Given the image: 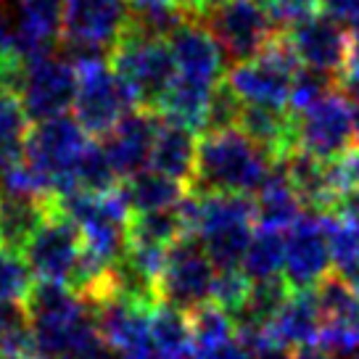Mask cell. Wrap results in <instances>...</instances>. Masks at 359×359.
Segmentation results:
<instances>
[{"instance_id": "1", "label": "cell", "mask_w": 359, "mask_h": 359, "mask_svg": "<svg viewBox=\"0 0 359 359\" xmlns=\"http://www.w3.org/2000/svg\"><path fill=\"white\" fill-rule=\"evenodd\" d=\"M272 167L275 161L238 127L222 133H206L198 140L196 172L188 191L198 196L209 193L251 196L262 188Z\"/></svg>"}, {"instance_id": "2", "label": "cell", "mask_w": 359, "mask_h": 359, "mask_svg": "<svg viewBox=\"0 0 359 359\" xmlns=\"http://www.w3.org/2000/svg\"><path fill=\"white\" fill-rule=\"evenodd\" d=\"M72 67L77 72V95H74V119L90 137H106L124 114L140 109L133 90L127 88L111 61L93 50H69Z\"/></svg>"}, {"instance_id": "3", "label": "cell", "mask_w": 359, "mask_h": 359, "mask_svg": "<svg viewBox=\"0 0 359 359\" xmlns=\"http://www.w3.org/2000/svg\"><path fill=\"white\" fill-rule=\"evenodd\" d=\"M109 61L114 72L127 82V88L133 90L137 106L148 111L156 109L161 95L177 77V67H175V56L167 37L135 32L130 27H124Z\"/></svg>"}, {"instance_id": "4", "label": "cell", "mask_w": 359, "mask_h": 359, "mask_svg": "<svg viewBox=\"0 0 359 359\" xmlns=\"http://www.w3.org/2000/svg\"><path fill=\"white\" fill-rule=\"evenodd\" d=\"M90 146V135L77 124V119L56 116L37 122L27 133L24 140V161L40 172L56 198L77 193L74 182V169L82 158L85 148Z\"/></svg>"}, {"instance_id": "5", "label": "cell", "mask_w": 359, "mask_h": 359, "mask_svg": "<svg viewBox=\"0 0 359 359\" xmlns=\"http://www.w3.org/2000/svg\"><path fill=\"white\" fill-rule=\"evenodd\" d=\"M257 219V201L238 193L201 196V238L206 254L217 269H241L243 254L251 243V224Z\"/></svg>"}, {"instance_id": "6", "label": "cell", "mask_w": 359, "mask_h": 359, "mask_svg": "<svg viewBox=\"0 0 359 359\" xmlns=\"http://www.w3.org/2000/svg\"><path fill=\"white\" fill-rule=\"evenodd\" d=\"M302 61L296 56L293 45L285 32H278L272 43L259 56L241 61L227 72V85L236 90V95L248 106H272L288 109L293 77L299 74Z\"/></svg>"}, {"instance_id": "7", "label": "cell", "mask_w": 359, "mask_h": 359, "mask_svg": "<svg viewBox=\"0 0 359 359\" xmlns=\"http://www.w3.org/2000/svg\"><path fill=\"white\" fill-rule=\"evenodd\" d=\"M214 264L198 236H185L167 248V262L158 278V302L191 314L212 299Z\"/></svg>"}, {"instance_id": "8", "label": "cell", "mask_w": 359, "mask_h": 359, "mask_svg": "<svg viewBox=\"0 0 359 359\" xmlns=\"http://www.w3.org/2000/svg\"><path fill=\"white\" fill-rule=\"evenodd\" d=\"M299 124V151L320 161H336L348 148H354V101L341 90H330L323 101L296 114Z\"/></svg>"}, {"instance_id": "9", "label": "cell", "mask_w": 359, "mask_h": 359, "mask_svg": "<svg viewBox=\"0 0 359 359\" xmlns=\"http://www.w3.org/2000/svg\"><path fill=\"white\" fill-rule=\"evenodd\" d=\"M203 16H206L203 24L219 43L224 58L236 64L259 56L278 34L264 3L259 0H227L224 6Z\"/></svg>"}, {"instance_id": "10", "label": "cell", "mask_w": 359, "mask_h": 359, "mask_svg": "<svg viewBox=\"0 0 359 359\" xmlns=\"http://www.w3.org/2000/svg\"><path fill=\"white\" fill-rule=\"evenodd\" d=\"M82 248H85V241H82L77 222L58 206L53 196L45 222L34 233L29 246L24 248V259L32 269V275L37 280L50 283L69 280Z\"/></svg>"}, {"instance_id": "11", "label": "cell", "mask_w": 359, "mask_h": 359, "mask_svg": "<svg viewBox=\"0 0 359 359\" xmlns=\"http://www.w3.org/2000/svg\"><path fill=\"white\" fill-rule=\"evenodd\" d=\"M130 19L127 0H67L61 40L69 50L109 53L119 43Z\"/></svg>"}, {"instance_id": "12", "label": "cell", "mask_w": 359, "mask_h": 359, "mask_svg": "<svg viewBox=\"0 0 359 359\" xmlns=\"http://www.w3.org/2000/svg\"><path fill=\"white\" fill-rule=\"evenodd\" d=\"M330 243H327L325 212H306L288 227L285 238V280L293 291H306L330 272Z\"/></svg>"}, {"instance_id": "13", "label": "cell", "mask_w": 359, "mask_h": 359, "mask_svg": "<svg viewBox=\"0 0 359 359\" xmlns=\"http://www.w3.org/2000/svg\"><path fill=\"white\" fill-rule=\"evenodd\" d=\"M22 103L27 109V116L34 124L45 119L64 116L67 109L74 106L77 95V72L72 61L50 56L27 64V74L22 82Z\"/></svg>"}, {"instance_id": "14", "label": "cell", "mask_w": 359, "mask_h": 359, "mask_svg": "<svg viewBox=\"0 0 359 359\" xmlns=\"http://www.w3.org/2000/svg\"><path fill=\"white\" fill-rule=\"evenodd\" d=\"M167 40L172 56H175L177 77L206 85V88L219 85L224 72V53L206 24L191 16L180 24Z\"/></svg>"}, {"instance_id": "15", "label": "cell", "mask_w": 359, "mask_h": 359, "mask_svg": "<svg viewBox=\"0 0 359 359\" xmlns=\"http://www.w3.org/2000/svg\"><path fill=\"white\" fill-rule=\"evenodd\" d=\"M296 56L306 69L341 77L346 64L348 32L333 16H312L285 32Z\"/></svg>"}, {"instance_id": "16", "label": "cell", "mask_w": 359, "mask_h": 359, "mask_svg": "<svg viewBox=\"0 0 359 359\" xmlns=\"http://www.w3.org/2000/svg\"><path fill=\"white\" fill-rule=\"evenodd\" d=\"M158 114L148 109H133L122 122L103 137V151L119 177H133L151 167V151L156 140Z\"/></svg>"}, {"instance_id": "17", "label": "cell", "mask_w": 359, "mask_h": 359, "mask_svg": "<svg viewBox=\"0 0 359 359\" xmlns=\"http://www.w3.org/2000/svg\"><path fill=\"white\" fill-rule=\"evenodd\" d=\"M16 29L11 32V48L27 64L53 53V45L64 29L67 0H13Z\"/></svg>"}, {"instance_id": "18", "label": "cell", "mask_w": 359, "mask_h": 359, "mask_svg": "<svg viewBox=\"0 0 359 359\" xmlns=\"http://www.w3.org/2000/svg\"><path fill=\"white\" fill-rule=\"evenodd\" d=\"M90 312L98 325V333L122 357L154 346V338H151V312L154 309H146V306L114 293L101 304L90 306Z\"/></svg>"}, {"instance_id": "19", "label": "cell", "mask_w": 359, "mask_h": 359, "mask_svg": "<svg viewBox=\"0 0 359 359\" xmlns=\"http://www.w3.org/2000/svg\"><path fill=\"white\" fill-rule=\"evenodd\" d=\"M238 130L248 135L275 164H280L299 151V124L291 109L243 106Z\"/></svg>"}, {"instance_id": "20", "label": "cell", "mask_w": 359, "mask_h": 359, "mask_svg": "<svg viewBox=\"0 0 359 359\" xmlns=\"http://www.w3.org/2000/svg\"><path fill=\"white\" fill-rule=\"evenodd\" d=\"M323 330V312L317 304L314 288L293 291L288 302L280 306L275 320L267 325V336L272 344L285 348H299L306 344H317Z\"/></svg>"}, {"instance_id": "21", "label": "cell", "mask_w": 359, "mask_h": 359, "mask_svg": "<svg viewBox=\"0 0 359 359\" xmlns=\"http://www.w3.org/2000/svg\"><path fill=\"white\" fill-rule=\"evenodd\" d=\"M196 154H198L196 133L158 116L156 140L151 151V169L177 180L182 185H191L193 172H196Z\"/></svg>"}, {"instance_id": "22", "label": "cell", "mask_w": 359, "mask_h": 359, "mask_svg": "<svg viewBox=\"0 0 359 359\" xmlns=\"http://www.w3.org/2000/svg\"><path fill=\"white\" fill-rule=\"evenodd\" d=\"M50 209V198H22L0 193V251L24 257V248L29 246L34 233L40 230Z\"/></svg>"}, {"instance_id": "23", "label": "cell", "mask_w": 359, "mask_h": 359, "mask_svg": "<svg viewBox=\"0 0 359 359\" xmlns=\"http://www.w3.org/2000/svg\"><path fill=\"white\" fill-rule=\"evenodd\" d=\"M304 214L302 198L293 191L288 172L283 164H275L269 169L267 180L257 191V222L267 230H288Z\"/></svg>"}, {"instance_id": "24", "label": "cell", "mask_w": 359, "mask_h": 359, "mask_svg": "<svg viewBox=\"0 0 359 359\" xmlns=\"http://www.w3.org/2000/svg\"><path fill=\"white\" fill-rule=\"evenodd\" d=\"M214 88L191 82V79L175 77L169 90L161 95V101L154 111L161 119H169L175 124H182L193 133H203L206 127V111H209V101H212Z\"/></svg>"}, {"instance_id": "25", "label": "cell", "mask_w": 359, "mask_h": 359, "mask_svg": "<svg viewBox=\"0 0 359 359\" xmlns=\"http://www.w3.org/2000/svg\"><path fill=\"white\" fill-rule=\"evenodd\" d=\"M124 201L133 214L158 212V209H172L185 196V185L177 180L161 175L156 169H143L133 177H127L119 185Z\"/></svg>"}, {"instance_id": "26", "label": "cell", "mask_w": 359, "mask_h": 359, "mask_svg": "<svg viewBox=\"0 0 359 359\" xmlns=\"http://www.w3.org/2000/svg\"><path fill=\"white\" fill-rule=\"evenodd\" d=\"M29 116L22 95L0 88V172L24 158V140L29 133Z\"/></svg>"}, {"instance_id": "27", "label": "cell", "mask_w": 359, "mask_h": 359, "mask_svg": "<svg viewBox=\"0 0 359 359\" xmlns=\"http://www.w3.org/2000/svg\"><path fill=\"white\" fill-rule=\"evenodd\" d=\"M283 264H285V238L280 230H267L259 227L251 236L241 269L251 283L272 280L280 275Z\"/></svg>"}, {"instance_id": "28", "label": "cell", "mask_w": 359, "mask_h": 359, "mask_svg": "<svg viewBox=\"0 0 359 359\" xmlns=\"http://www.w3.org/2000/svg\"><path fill=\"white\" fill-rule=\"evenodd\" d=\"M317 304L323 312V323L330 325H359V296L351 283L341 272H327L317 283Z\"/></svg>"}, {"instance_id": "29", "label": "cell", "mask_w": 359, "mask_h": 359, "mask_svg": "<svg viewBox=\"0 0 359 359\" xmlns=\"http://www.w3.org/2000/svg\"><path fill=\"white\" fill-rule=\"evenodd\" d=\"M293 293V288L288 285V280L278 275L272 280L251 283L248 299L243 304V309L238 312V317L233 320L236 325H251V327H267L275 314L280 312V306L288 302V296Z\"/></svg>"}, {"instance_id": "30", "label": "cell", "mask_w": 359, "mask_h": 359, "mask_svg": "<svg viewBox=\"0 0 359 359\" xmlns=\"http://www.w3.org/2000/svg\"><path fill=\"white\" fill-rule=\"evenodd\" d=\"M185 238L182 219H180L177 206L172 209H158V212L133 214L127 224V243H146V246L169 248Z\"/></svg>"}, {"instance_id": "31", "label": "cell", "mask_w": 359, "mask_h": 359, "mask_svg": "<svg viewBox=\"0 0 359 359\" xmlns=\"http://www.w3.org/2000/svg\"><path fill=\"white\" fill-rule=\"evenodd\" d=\"M151 338H154V346L164 354L193 357L191 320L185 312H180L169 304H158L151 312Z\"/></svg>"}, {"instance_id": "32", "label": "cell", "mask_w": 359, "mask_h": 359, "mask_svg": "<svg viewBox=\"0 0 359 359\" xmlns=\"http://www.w3.org/2000/svg\"><path fill=\"white\" fill-rule=\"evenodd\" d=\"M188 320H191V333H193V354L219 346L224 341L236 338V323H233V317L224 312V309H219L214 302L212 304L206 302L198 309H193L188 314Z\"/></svg>"}, {"instance_id": "33", "label": "cell", "mask_w": 359, "mask_h": 359, "mask_svg": "<svg viewBox=\"0 0 359 359\" xmlns=\"http://www.w3.org/2000/svg\"><path fill=\"white\" fill-rule=\"evenodd\" d=\"M330 259L341 275L359 267V222L341 212H325Z\"/></svg>"}, {"instance_id": "34", "label": "cell", "mask_w": 359, "mask_h": 359, "mask_svg": "<svg viewBox=\"0 0 359 359\" xmlns=\"http://www.w3.org/2000/svg\"><path fill=\"white\" fill-rule=\"evenodd\" d=\"M116 180H119V175L114 172L111 161H109V156H106L103 146L90 143V146L85 148L82 158L77 161V169H74L77 191L109 193L116 188Z\"/></svg>"}, {"instance_id": "35", "label": "cell", "mask_w": 359, "mask_h": 359, "mask_svg": "<svg viewBox=\"0 0 359 359\" xmlns=\"http://www.w3.org/2000/svg\"><path fill=\"white\" fill-rule=\"evenodd\" d=\"M338 77L325 74V72H314V69H299V74L293 77L291 98H288V109L293 114L306 111L309 106L323 101L330 90H336Z\"/></svg>"}, {"instance_id": "36", "label": "cell", "mask_w": 359, "mask_h": 359, "mask_svg": "<svg viewBox=\"0 0 359 359\" xmlns=\"http://www.w3.org/2000/svg\"><path fill=\"white\" fill-rule=\"evenodd\" d=\"M251 291V280L243 275V269H217V278H214V291L212 302L224 309L233 320L238 317V312L243 309V304L248 299Z\"/></svg>"}, {"instance_id": "37", "label": "cell", "mask_w": 359, "mask_h": 359, "mask_svg": "<svg viewBox=\"0 0 359 359\" xmlns=\"http://www.w3.org/2000/svg\"><path fill=\"white\" fill-rule=\"evenodd\" d=\"M29 288H32V269L27 264V259L0 251V299L24 304Z\"/></svg>"}, {"instance_id": "38", "label": "cell", "mask_w": 359, "mask_h": 359, "mask_svg": "<svg viewBox=\"0 0 359 359\" xmlns=\"http://www.w3.org/2000/svg\"><path fill=\"white\" fill-rule=\"evenodd\" d=\"M241 111H243V101L236 95V90L230 88L227 82H219L212 93V101H209L203 135L222 133V130H233V127H238Z\"/></svg>"}, {"instance_id": "39", "label": "cell", "mask_w": 359, "mask_h": 359, "mask_svg": "<svg viewBox=\"0 0 359 359\" xmlns=\"http://www.w3.org/2000/svg\"><path fill=\"white\" fill-rule=\"evenodd\" d=\"M323 6V0H267L264 8H267L269 19L275 24L278 32H288L293 27H299L302 22L317 16Z\"/></svg>"}, {"instance_id": "40", "label": "cell", "mask_w": 359, "mask_h": 359, "mask_svg": "<svg viewBox=\"0 0 359 359\" xmlns=\"http://www.w3.org/2000/svg\"><path fill=\"white\" fill-rule=\"evenodd\" d=\"M338 85L346 90L351 98H359V24L348 32V50L346 64L338 77Z\"/></svg>"}, {"instance_id": "41", "label": "cell", "mask_w": 359, "mask_h": 359, "mask_svg": "<svg viewBox=\"0 0 359 359\" xmlns=\"http://www.w3.org/2000/svg\"><path fill=\"white\" fill-rule=\"evenodd\" d=\"M193 359H251V354L238 344V338H230V341H224L219 346L193 354Z\"/></svg>"}, {"instance_id": "42", "label": "cell", "mask_w": 359, "mask_h": 359, "mask_svg": "<svg viewBox=\"0 0 359 359\" xmlns=\"http://www.w3.org/2000/svg\"><path fill=\"white\" fill-rule=\"evenodd\" d=\"M323 6L341 24H359V0H323Z\"/></svg>"}, {"instance_id": "43", "label": "cell", "mask_w": 359, "mask_h": 359, "mask_svg": "<svg viewBox=\"0 0 359 359\" xmlns=\"http://www.w3.org/2000/svg\"><path fill=\"white\" fill-rule=\"evenodd\" d=\"M251 359H293V351L285 346H278V344H267V346L257 348Z\"/></svg>"}, {"instance_id": "44", "label": "cell", "mask_w": 359, "mask_h": 359, "mask_svg": "<svg viewBox=\"0 0 359 359\" xmlns=\"http://www.w3.org/2000/svg\"><path fill=\"white\" fill-rule=\"evenodd\" d=\"M293 359H330V354L320 344H306V346L293 348Z\"/></svg>"}, {"instance_id": "45", "label": "cell", "mask_w": 359, "mask_h": 359, "mask_svg": "<svg viewBox=\"0 0 359 359\" xmlns=\"http://www.w3.org/2000/svg\"><path fill=\"white\" fill-rule=\"evenodd\" d=\"M336 212L346 214V217H351V219H357V222H359V188H357V191H351L344 201L338 203Z\"/></svg>"}, {"instance_id": "46", "label": "cell", "mask_w": 359, "mask_h": 359, "mask_svg": "<svg viewBox=\"0 0 359 359\" xmlns=\"http://www.w3.org/2000/svg\"><path fill=\"white\" fill-rule=\"evenodd\" d=\"M175 6H177L185 16H193V19L203 16V0H175Z\"/></svg>"}, {"instance_id": "47", "label": "cell", "mask_w": 359, "mask_h": 359, "mask_svg": "<svg viewBox=\"0 0 359 359\" xmlns=\"http://www.w3.org/2000/svg\"><path fill=\"white\" fill-rule=\"evenodd\" d=\"M122 359H193V357H175V354H164L158 348H146V351H137V354H127Z\"/></svg>"}, {"instance_id": "48", "label": "cell", "mask_w": 359, "mask_h": 359, "mask_svg": "<svg viewBox=\"0 0 359 359\" xmlns=\"http://www.w3.org/2000/svg\"><path fill=\"white\" fill-rule=\"evenodd\" d=\"M11 50V29H8V22H6V13L0 8V56Z\"/></svg>"}, {"instance_id": "49", "label": "cell", "mask_w": 359, "mask_h": 359, "mask_svg": "<svg viewBox=\"0 0 359 359\" xmlns=\"http://www.w3.org/2000/svg\"><path fill=\"white\" fill-rule=\"evenodd\" d=\"M344 278H346V280L351 283V288H354V291H357V296H359V267L354 269V272H348V275H344Z\"/></svg>"}, {"instance_id": "50", "label": "cell", "mask_w": 359, "mask_h": 359, "mask_svg": "<svg viewBox=\"0 0 359 359\" xmlns=\"http://www.w3.org/2000/svg\"><path fill=\"white\" fill-rule=\"evenodd\" d=\"M227 0H203V13L214 11V8H219V6H224Z\"/></svg>"}, {"instance_id": "51", "label": "cell", "mask_w": 359, "mask_h": 359, "mask_svg": "<svg viewBox=\"0 0 359 359\" xmlns=\"http://www.w3.org/2000/svg\"><path fill=\"white\" fill-rule=\"evenodd\" d=\"M344 359H359V346L354 348V351H351V354H348V357H344Z\"/></svg>"}, {"instance_id": "52", "label": "cell", "mask_w": 359, "mask_h": 359, "mask_svg": "<svg viewBox=\"0 0 359 359\" xmlns=\"http://www.w3.org/2000/svg\"><path fill=\"white\" fill-rule=\"evenodd\" d=\"M0 359H16V357H6V354H0Z\"/></svg>"}, {"instance_id": "53", "label": "cell", "mask_w": 359, "mask_h": 359, "mask_svg": "<svg viewBox=\"0 0 359 359\" xmlns=\"http://www.w3.org/2000/svg\"><path fill=\"white\" fill-rule=\"evenodd\" d=\"M259 3H267V0H259Z\"/></svg>"}]
</instances>
